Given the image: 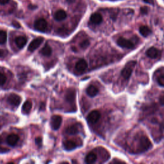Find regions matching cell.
I'll return each instance as SVG.
<instances>
[{
    "mask_svg": "<svg viewBox=\"0 0 164 164\" xmlns=\"http://www.w3.org/2000/svg\"><path fill=\"white\" fill-rule=\"evenodd\" d=\"M151 147V142L147 137L144 135L142 136L139 140V144L138 147V151L139 153L145 152L150 149Z\"/></svg>",
    "mask_w": 164,
    "mask_h": 164,
    "instance_id": "6da1fadb",
    "label": "cell"
},
{
    "mask_svg": "<svg viewBox=\"0 0 164 164\" xmlns=\"http://www.w3.org/2000/svg\"><path fill=\"white\" fill-rule=\"evenodd\" d=\"M135 64H136L135 61H131L130 62L128 63L125 66V68L122 70L121 75L125 79H128L130 78L133 72V69L134 68V66Z\"/></svg>",
    "mask_w": 164,
    "mask_h": 164,
    "instance_id": "7a4b0ae2",
    "label": "cell"
},
{
    "mask_svg": "<svg viewBox=\"0 0 164 164\" xmlns=\"http://www.w3.org/2000/svg\"><path fill=\"white\" fill-rule=\"evenodd\" d=\"M47 27V23L45 19H39L34 23V28L39 32H45Z\"/></svg>",
    "mask_w": 164,
    "mask_h": 164,
    "instance_id": "3957f363",
    "label": "cell"
},
{
    "mask_svg": "<svg viewBox=\"0 0 164 164\" xmlns=\"http://www.w3.org/2000/svg\"><path fill=\"white\" fill-rule=\"evenodd\" d=\"M101 117V114L97 110H93L87 117V121L91 124H95L99 120Z\"/></svg>",
    "mask_w": 164,
    "mask_h": 164,
    "instance_id": "277c9868",
    "label": "cell"
},
{
    "mask_svg": "<svg viewBox=\"0 0 164 164\" xmlns=\"http://www.w3.org/2000/svg\"><path fill=\"white\" fill-rule=\"evenodd\" d=\"M8 103L14 106H18L21 103V97L16 94H11L8 96Z\"/></svg>",
    "mask_w": 164,
    "mask_h": 164,
    "instance_id": "5b68a950",
    "label": "cell"
},
{
    "mask_svg": "<svg viewBox=\"0 0 164 164\" xmlns=\"http://www.w3.org/2000/svg\"><path fill=\"white\" fill-rule=\"evenodd\" d=\"M117 43L118 45L124 48H127V49H132L134 47V44L131 41L128 39H126L125 38L123 37H120L119 38Z\"/></svg>",
    "mask_w": 164,
    "mask_h": 164,
    "instance_id": "8992f818",
    "label": "cell"
},
{
    "mask_svg": "<svg viewBox=\"0 0 164 164\" xmlns=\"http://www.w3.org/2000/svg\"><path fill=\"white\" fill-rule=\"evenodd\" d=\"M62 119L60 116H53L51 119V126L53 130H56L59 129L61 126Z\"/></svg>",
    "mask_w": 164,
    "mask_h": 164,
    "instance_id": "52a82bcc",
    "label": "cell"
},
{
    "mask_svg": "<svg viewBox=\"0 0 164 164\" xmlns=\"http://www.w3.org/2000/svg\"><path fill=\"white\" fill-rule=\"evenodd\" d=\"M43 41H44V39L42 37H37L36 39H35L30 44L28 50L31 52L35 51V50H37L40 46H41V44L42 43Z\"/></svg>",
    "mask_w": 164,
    "mask_h": 164,
    "instance_id": "ba28073f",
    "label": "cell"
},
{
    "mask_svg": "<svg viewBox=\"0 0 164 164\" xmlns=\"http://www.w3.org/2000/svg\"><path fill=\"white\" fill-rule=\"evenodd\" d=\"M88 65L87 62L84 59L79 60L75 65V69L79 73H83L87 69Z\"/></svg>",
    "mask_w": 164,
    "mask_h": 164,
    "instance_id": "9c48e42d",
    "label": "cell"
},
{
    "mask_svg": "<svg viewBox=\"0 0 164 164\" xmlns=\"http://www.w3.org/2000/svg\"><path fill=\"white\" fill-rule=\"evenodd\" d=\"M146 55L151 59H157L160 55V51L156 47H151L146 51Z\"/></svg>",
    "mask_w": 164,
    "mask_h": 164,
    "instance_id": "30bf717a",
    "label": "cell"
},
{
    "mask_svg": "<svg viewBox=\"0 0 164 164\" xmlns=\"http://www.w3.org/2000/svg\"><path fill=\"white\" fill-rule=\"evenodd\" d=\"M76 96V91L73 88H70L66 93L65 98L69 103H74Z\"/></svg>",
    "mask_w": 164,
    "mask_h": 164,
    "instance_id": "8fae6325",
    "label": "cell"
},
{
    "mask_svg": "<svg viewBox=\"0 0 164 164\" xmlns=\"http://www.w3.org/2000/svg\"><path fill=\"white\" fill-rule=\"evenodd\" d=\"M19 140V137L18 135L16 134H10L7 137V142L8 145L11 146H14L17 144V142Z\"/></svg>",
    "mask_w": 164,
    "mask_h": 164,
    "instance_id": "7c38bea8",
    "label": "cell"
},
{
    "mask_svg": "<svg viewBox=\"0 0 164 164\" xmlns=\"http://www.w3.org/2000/svg\"><path fill=\"white\" fill-rule=\"evenodd\" d=\"M90 21L92 24H99L103 21V17L99 13H94L91 16Z\"/></svg>",
    "mask_w": 164,
    "mask_h": 164,
    "instance_id": "4fadbf2b",
    "label": "cell"
},
{
    "mask_svg": "<svg viewBox=\"0 0 164 164\" xmlns=\"http://www.w3.org/2000/svg\"><path fill=\"white\" fill-rule=\"evenodd\" d=\"M15 42L17 46L19 48L21 49L24 47V46L27 43V39L26 37H25L24 36H19L17 37L16 40Z\"/></svg>",
    "mask_w": 164,
    "mask_h": 164,
    "instance_id": "5bb4252c",
    "label": "cell"
},
{
    "mask_svg": "<svg viewBox=\"0 0 164 164\" xmlns=\"http://www.w3.org/2000/svg\"><path fill=\"white\" fill-rule=\"evenodd\" d=\"M77 147L76 144L73 140H66L64 142V148L67 151H72Z\"/></svg>",
    "mask_w": 164,
    "mask_h": 164,
    "instance_id": "9a60e30c",
    "label": "cell"
},
{
    "mask_svg": "<svg viewBox=\"0 0 164 164\" xmlns=\"http://www.w3.org/2000/svg\"><path fill=\"white\" fill-rule=\"evenodd\" d=\"M54 17L56 21H60L64 20L67 17V14L64 10H59L55 12Z\"/></svg>",
    "mask_w": 164,
    "mask_h": 164,
    "instance_id": "2e32d148",
    "label": "cell"
},
{
    "mask_svg": "<svg viewBox=\"0 0 164 164\" xmlns=\"http://www.w3.org/2000/svg\"><path fill=\"white\" fill-rule=\"evenodd\" d=\"M87 94L90 97H94L96 96L97 94H98L99 90L94 85H90L88 86V88H87Z\"/></svg>",
    "mask_w": 164,
    "mask_h": 164,
    "instance_id": "e0dca14e",
    "label": "cell"
},
{
    "mask_svg": "<svg viewBox=\"0 0 164 164\" xmlns=\"http://www.w3.org/2000/svg\"><path fill=\"white\" fill-rule=\"evenodd\" d=\"M32 108V103L30 101H26L22 107V112L24 114H28Z\"/></svg>",
    "mask_w": 164,
    "mask_h": 164,
    "instance_id": "ac0fdd59",
    "label": "cell"
},
{
    "mask_svg": "<svg viewBox=\"0 0 164 164\" xmlns=\"http://www.w3.org/2000/svg\"><path fill=\"white\" fill-rule=\"evenodd\" d=\"M97 160V155L94 152H90L85 158V162L87 163H94Z\"/></svg>",
    "mask_w": 164,
    "mask_h": 164,
    "instance_id": "d6986e66",
    "label": "cell"
},
{
    "mask_svg": "<svg viewBox=\"0 0 164 164\" xmlns=\"http://www.w3.org/2000/svg\"><path fill=\"white\" fill-rule=\"evenodd\" d=\"M139 32L140 34L144 37H148L151 33V30L147 26H142L139 28Z\"/></svg>",
    "mask_w": 164,
    "mask_h": 164,
    "instance_id": "ffe728a7",
    "label": "cell"
},
{
    "mask_svg": "<svg viewBox=\"0 0 164 164\" xmlns=\"http://www.w3.org/2000/svg\"><path fill=\"white\" fill-rule=\"evenodd\" d=\"M51 53H52V49L50 47V46L48 45L47 44H46L41 50V53L44 56H50L51 55Z\"/></svg>",
    "mask_w": 164,
    "mask_h": 164,
    "instance_id": "44dd1931",
    "label": "cell"
},
{
    "mask_svg": "<svg viewBox=\"0 0 164 164\" xmlns=\"http://www.w3.org/2000/svg\"><path fill=\"white\" fill-rule=\"evenodd\" d=\"M66 133L69 135H76L78 133V129L75 125H72L68 128V129L66 130Z\"/></svg>",
    "mask_w": 164,
    "mask_h": 164,
    "instance_id": "7402d4cb",
    "label": "cell"
},
{
    "mask_svg": "<svg viewBox=\"0 0 164 164\" xmlns=\"http://www.w3.org/2000/svg\"><path fill=\"white\" fill-rule=\"evenodd\" d=\"M7 40V34L5 31L0 30V44H5Z\"/></svg>",
    "mask_w": 164,
    "mask_h": 164,
    "instance_id": "603a6c76",
    "label": "cell"
},
{
    "mask_svg": "<svg viewBox=\"0 0 164 164\" xmlns=\"http://www.w3.org/2000/svg\"><path fill=\"white\" fill-rule=\"evenodd\" d=\"M89 45H90V42L87 39L84 40V41H83L82 42H80V44H79V46H80V47L82 49H86L89 46Z\"/></svg>",
    "mask_w": 164,
    "mask_h": 164,
    "instance_id": "cb8c5ba5",
    "label": "cell"
},
{
    "mask_svg": "<svg viewBox=\"0 0 164 164\" xmlns=\"http://www.w3.org/2000/svg\"><path fill=\"white\" fill-rule=\"evenodd\" d=\"M7 80L6 76L3 74L0 73V86L3 85L5 83Z\"/></svg>",
    "mask_w": 164,
    "mask_h": 164,
    "instance_id": "d4e9b609",
    "label": "cell"
},
{
    "mask_svg": "<svg viewBox=\"0 0 164 164\" xmlns=\"http://www.w3.org/2000/svg\"><path fill=\"white\" fill-rule=\"evenodd\" d=\"M157 82L162 87H164V75L160 76L157 79Z\"/></svg>",
    "mask_w": 164,
    "mask_h": 164,
    "instance_id": "484cf974",
    "label": "cell"
},
{
    "mask_svg": "<svg viewBox=\"0 0 164 164\" xmlns=\"http://www.w3.org/2000/svg\"><path fill=\"white\" fill-rule=\"evenodd\" d=\"M7 55V51L2 50V49H0V58H3V57H5Z\"/></svg>",
    "mask_w": 164,
    "mask_h": 164,
    "instance_id": "4316f807",
    "label": "cell"
},
{
    "mask_svg": "<svg viewBox=\"0 0 164 164\" xmlns=\"http://www.w3.org/2000/svg\"><path fill=\"white\" fill-rule=\"evenodd\" d=\"M42 142V140L41 137H37V138L35 139V143H36L37 145H39V146L41 145Z\"/></svg>",
    "mask_w": 164,
    "mask_h": 164,
    "instance_id": "83f0119b",
    "label": "cell"
},
{
    "mask_svg": "<svg viewBox=\"0 0 164 164\" xmlns=\"http://www.w3.org/2000/svg\"><path fill=\"white\" fill-rule=\"evenodd\" d=\"M140 12L142 14H147L148 12V8L146 7H142L141 9H140Z\"/></svg>",
    "mask_w": 164,
    "mask_h": 164,
    "instance_id": "f1b7e54d",
    "label": "cell"
},
{
    "mask_svg": "<svg viewBox=\"0 0 164 164\" xmlns=\"http://www.w3.org/2000/svg\"><path fill=\"white\" fill-rule=\"evenodd\" d=\"M160 103L162 105H164V93L162 94L160 97Z\"/></svg>",
    "mask_w": 164,
    "mask_h": 164,
    "instance_id": "f546056e",
    "label": "cell"
},
{
    "mask_svg": "<svg viewBox=\"0 0 164 164\" xmlns=\"http://www.w3.org/2000/svg\"><path fill=\"white\" fill-rule=\"evenodd\" d=\"M13 25H14V26H15V27L16 28H20V24H19V23H17V22H16V21H14V22H13Z\"/></svg>",
    "mask_w": 164,
    "mask_h": 164,
    "instance_id": "4dcf8cb0",
    "label": "cell"
},
{
    "mask_svg": "<svg viewBox=\"0 0 164 164\" xmlns=\"http://www.w3.org/2000/svg\"><path fill=\"white\" fill-rule=\"evenodd\" d=\"M8 1H9V0H0V4H1V5H5Z\"/></svg>",
    "mask_w": 164,
    "mask_h": 164,
    "instance_id": "1f68e13d",
    "label": "cell"
},
{
    "mask_svg": "<svg viewBox=\"0 0 164 164\" xmlns=\"http://www.w3.org/2000/svg\"><path fill=\"white\" fill-rule=\"evenodd\" d=\"M144 1L145 3H149V4H153V0H144Z\"/></svg>",
    "mask_w": 164,
    "mask_h": 164,
    "instance_id": "d6a6232c",
    "label": "cell"
},
{
    "mask_svg": "<svg viewBox=\"0 0 164 164\" xmlns=\"http://www.w3.org/2000/svg\"><path fill=\"white\" fill-rule=\"evenodd\" d=\"M67 1L69 3H72L74 1V0H67Z\"/></svg>",
    "mask_w": 164,
    "mask_h": 164,
    "instance_id": "836d02e7",
    "label": "cell"
}]
</instances>
